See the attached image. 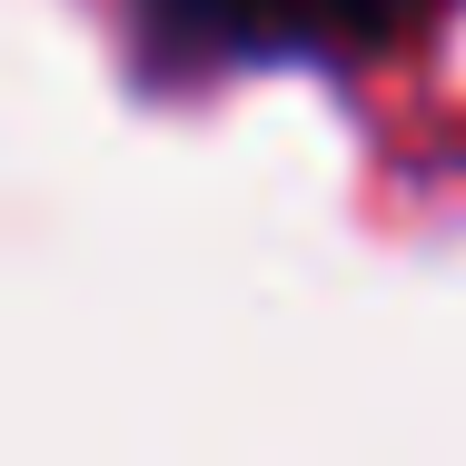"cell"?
Instances as JSON below:
<instances>
[{"instance_id":"6da1fadb","label":"cell","mask_w":466,"mask_h":466,"mask_svg":"<svg viewBox=\"0 0 466 466\" xmlns=\"http://www.w3.org/2000/svg\"><path fill=\"white\" fill-rule=\"evenodd\" d=\"M447 10L457 0H119V30L149 90H198L238 70H368Z\"/></svg>"}]
</instances>
